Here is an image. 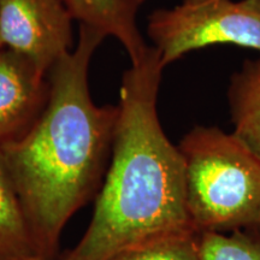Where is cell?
<instances>
[{
	"instance_id": "cell-1",
	"label": "cell",
	"mask_w": 260,
	"mask_h": 260,
	"mask_svg": "<svg viewBox=\"0 0 260 260\" xmlns=\"http://www.w3.org/2000/svg\"><path fill=\"white\" fill-rule=\"evenodd\" d=\"M106 37L80 25L76 45L48 74L45 107L24 134L0 146L35 253L52 259L71 217L92 197L111 157L116 106H99L89 67Z\"/></svg>"
},
{
	"instance_id": "cell-2",
	"label": "cell",
	"mask_w": 260,
	"mask_h": 260,
	"mask_svg": "<svg viewBox=\"0 0 260 260\" xmlns=\"http://www.w3.org/2000/svg\"><path fill=\"white\" fill-rule=\"evenodd\" d=\"M164 69L148 45L123 74L105 182L89 226L64 260H110L151 240L197 233L188 216L183 155L158 116Z\"/></svg>"
},
{
	"instance_id": "cell-3",
	"label": "cell",
	"mask_w": 260,
	"mask_h": 260,
	"mask_svg": "<svg viewBox=\"0 0 260 260\" xmlns=\"http://www.w3.org/2000/svg\"><path fill=\"white\" fill-rule=\"evenodd\" d=\"M188 216L198 234L260 226V157L218 126L197 125L177 145Z\"/></svg>"
},
{
	"instance_id": "cell-4",
	"label": "cell",
	"mask_w": 260,
	"mask_h": 260,
	"mask_svg": "<svg viewBox=\"0 0 260 260\" xmlns=\"http://www.w3.org/2000/svg\"><path fill=\"white\" fill-rule=\"evenodd\" d=\"M147 35L165 68L190 52L216 45L260 54V0H181L151 12Z\"/></svg>"
},
{
	"instance_id": "cell-5",
	"label": "cell",
	"mask_w": 260,
	"mask_h": 260,
	"mask_svg": "<svg viewBox=\"0 0 260 260\" xmlns=\"http://www.w3.org/2000/svg\"><path fill=\"white\" fill-rule=\"evenodd\" d=\"M73 21L63 0H0V44L48 76L75 46Z\"/></svg>"
},
{
	"instance_id": "cell-6",
	"label": "cell",
	"mask_w": 260,
	"mask_h": 260,
	"mask_svg": "<svg viewBox=\"0 0 260 260\" xmlns=\"http://www.w3.org/2000/svg\"><path fill=\"white\" fill-rule=\"evenodd\" d=\"M47 96V75L22 54L0 47V146L30 128Z\"/></svg>"
},
{
	"instance_id": "cell-7",
	"label": "cell",
	"mask_w": 260,
	"mask_h": 260,
	"mask_svg": "<svg viewBox=\"0 0 260 260\" xmlns=\"http://www.w3.org/2000/svg\"><path fill=\"white\" fill-rule=\"evenodd\" d=\"M74 19L115 39L128 54L130 63L140 59L148 45L140 32L136 15L121 0H63Z\"/></svg>"
},
{
	"instance_id": "cell-8",
	"label": "cell",
	"mask_w": 260,
	"mask_h": 260,
	"mask_svg": "<svg viewBox=\"0 0 260 260\" xmlns=\"http://www.w3.org/2000/svg\"><path fill=\"white\" fill-rule=\"evenodd\" d=\"M226 98L233 135L260 157V54L232 74Z\"/></svg>"
},
{
	"instance_id": "cell-9",
	"label": "cell",
	"mask_w": 260,
	"mask_h": 260,
	"mask_svg": "<svg viewBox=\"0 0 260 260\" xmlns=\"http://www.w3.org/2000/svg\"><path fill=\"white\" fill-rule=\"evenodd\" d=\"M37 255L28 220L0 152V260Z\"/></svg>"
},
{
	"instance_id": "cell-10",
	"label": "cell",
	"mask_w": 260,
	"mask_h": 260,
	"mask_svg": "<svg viewBox=\"0 0 260 260\" xmlns=\"http://www.w3.org/2000/svg\"><path fill=\"white\" fill-rule=\"evenodd\" d=\"M201 260H260V226L199 236Z\"/></svg>"
},
{
	"instance_id": "cell-11",
	"label": "cell",
	"mask_w": 260,
	"mask_h": 260,
	"mask_svg": "<svg viewBox=\"0 0 260 260\" xmlns=\"http://www.w3.org/2000/svg\"><path fill=\"white\" fill-rule=\"evenodd\" d=\"M200 234H174L125 249L110 260H201Z\"/></svg>"
},
{
	"instance_id": "cell-12",
	"label": "cell",
	"mask_w": 260,
	"mask_h": 260,
	"mask_svg": "<svg viewBox=\"0 0 260 260\" xmlns=\"http://www.w3.org/2000/svg\"><path fill=\"white\" fill-rule=\"evenodd\" d=\"M121 2L123 3V5L125 6L128 11H130L134 15H138L139 9L141 8L147 0H121Z\"/></svg>"
},
{
	"instance_id": "cell-13",
	"label": "cell",
	"mask_w": 260,
	"mask_h": 260,
	"mask_svg": "<svg viewBox=\"0 0 260 260\" xmlns=\"http://www.w3.org/2000/svg\"><path fill=\"white\" fill-rule=\"evenodd\" d=\"M21 260H52V259L42 258V256H38V255H31V256H28V258H24V259H21Z\"/></svg>"
},
{
	"instance_id": "cell-14",
	"label": "cell",
	"mask_w": 260,
	"mask_h": 260,
	"mask_svg": "<svg viewBox=\"0 0 260 260\" xmlns=\"http://www.w3.org/2000/svg\"><path fill=\"white\" fill-rule=\"evenodd\" d=\"M0 47H2V44H0Z\"/></svg>"
}]
</instances>
